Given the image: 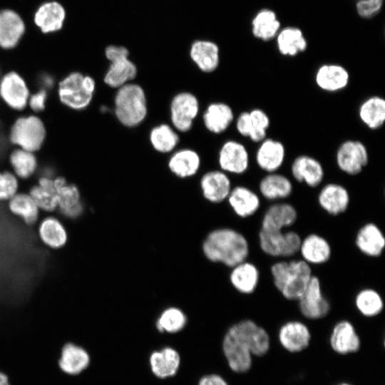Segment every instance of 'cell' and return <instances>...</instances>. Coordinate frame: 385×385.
<instances>
[{"label":"cell","mask_w":385,"mask_h":385,"mask_svg":"<svg viewBox=\"0 0 385 385\" xmlns=\"http://www.w3.org/2000/svg\"><path fill=\"white\" fill-rule=\"evenodd\" d=\"M202 251L209 260L231 268L248 260L250 246L242 232L230 227H222L208 234L203 242Z\"/></svg>","instance_id":"1"},{"label":"cell","mask_w":385,"mask_h":385,"mask_svg":"<svg viewBox=\"0 0 385 385\" xmlns=\"http://www.w3.org/2000/svg\"><path fill=\"white\" fill-rule=\"evenodd\" d=\"M274 288L288 301H297L312 277V267L299 259L278 260L270 266Z\"/></svg>","instance_id":"2"},{"label":"cell","mask_w":385,"mask_h":385,"mask_svg":"<svg viewBox=\"0 0 385 385\" xmlns=\"http://www.w3.org/2000/svg\"><path fill=\"white\" fill-rule=\"evenodd\" d=\"M113 103L114 114L118 121L125 127H136L147 116L146 94L138 83L130 82L117 88Z\"/></svg>","instance_id":"3"},{"label":"cell","mask_w":385,"mask_h":385,"mask_svg":"<svg viewBox=\"0 0 385 385\" xmlns=\"http://www.w3.org/2000/svg\"><path fill=\"white\" fill-rule=\"evenodd\" d=\"M95 91L96 81L93 77L74 71L60 81L57 93L62 104L72 110L81 111L91 104Z\"/></svg>","instance_id":"4"},{"label":"cell","mask_w":385,"mask_h":385,"mask_svg":"<svg viewBox=\"0 0 385 385\" xmlns=\"http://www.w3.org/2000/svg\"><path fill=\"white\" fill-rule=\"evenodd\" d=\"M222 349L232 371L242 374L251 369L252 354L240 321L227 330L222 339Z\"/></svg>","instance_id":"5"},{"label":"cell","mask_w":385,"mask_h":385,"mask_svg":"<svg viewBox=\"0 0 385 385\" xmlns=\"http://www.w3.org/2000/svg\"><path fill=\"white\" fill-rule=\"evenodd\" d=\"M46 137L43 121L36 115L18 118L11 127L9 140L18 148L36 153L43 146Z\"/></svg>","instance_id":"6"},{"label":"cell","mask_w":385,"mask_h":385,"mask_svg":"<svg viewBox=\"0 0 385 385\" xmlns=\"http://www.w3.org/2000/svg\"><path fill=\"white\" fill-rule=\"evenodd\" d=\"M302 237L292 230L263 231L257 235L260 250L266 255L278 260L290 259L298 254Z\"/></svg>","instance_id":"7"},{"label":"cell","mask_w":385,"mask_h":385,"mask_svg":"<svg viewBox=\"0 0 385 385\" xmlns=\"http://www.w3.org/2000/svg\"><path fill=\"white\" fill-rule=\"evenodd\" d=\"M105 54L110 61L103 77V81L108 86L118 88L130 83L136 77L138 68L129 58V51L127 48L111 45L106 48Z\"/></svg>","instance_id":"8"},{"label":"cell","mask_w":385,"mask_h":385,"mask_svg":"<svg viewBox=\"0 0 385 385\" xmlns=\"http://www.w3.org/2000/svg\"><path fill=\"white\" fill-rule=\"evenodd\" d=\"M297 302L301 314L309 320L322 319L331 310V304L324 294L321 279L315 274Z\"/></svg>","instance_id":"9"},{"label":"cell","mask_w":385,"mask_h":385,"mask_svg":"<svg viewBox=\"0 0 385 385\" xmlns=\"http://www.w3.org/2000/svg\"><path fill=\"white\" fill-rule=\"evenodd\" d=\"M199 110V101L193 93L183 91L175 95L170 103V116L173 128L181 133L190 130Z\"/></svg>","instance_id":"10"},{"label":"cell","mask_w":385,"mask_h":385,"mask_svg":"<svg viewBox=\"0 0 385 385\" xmlns=\"http://www.w3.org/2000/svg\"><path fill=\"white\" fill-rule=\"evenodd\" d=\"M369 152L365 145L357 140L342 142L336 152L338 168L349 175L361 173L369 163Z\"/></svg>","instance_id":"11"},{"label":"cell","mask_w":385,"mask_h":385,"mask_svg":"<svg viewBox=\"0 0 385 385\" xmlns=\"http://www.w3.org/2000/svg\"><path fill=\"white\" fill-rule=\"evenodd\" d=\"M30 93L26 81L16 71L6 73L0 80V97L13 110L26 108Z\"/></svg>","instance_id":"12"},{"label":"cell","mask_w":385,"mask_h":385,"mask_svg":"<svg viewBox=\"0 0 385 385\" xmlns=\"http://www.w3.org/2000/svg\"><path fill=\"white\" fill-rule=\"evenodd\" d=\"M299 217L296 207L285 201L271 203L264 212L260 230L263 231H282L288 230L297 221Z\"/></svg>","instance_id":"13"},{"label":"cell","mask_w":385,"mask_h":385,"mask_svg":"<svg viewBox=\"0 0 385 385\" xmlns=\"http://www.w3.org/2000/svg\"><path fill=\"white\" fill-rule=\"evenodd\" d=\"M218 163L221 170L227 174L242 175L249 169V152L242 143L227 140L219 150Z\"/></svg>","instance_id":"14"},{"label":"cell","mask_w":385,"mask_h":385,"mask_svg":"<svg viewBox=\"0 0 385 385\" xmlns=\"http://www.w3.org/2000/svg\"><path fill=\"white\" fill-rule=\"evenodd\" d=\"M319 207L329 215L339 216L349 207L351 196L347 188L337 183H328L319 190L317 197Z\"/></svg>","instance_id":"15"},{"label":"cell","mask_w":385,"mask_h":385,"mask_svg":"<svg viewBox=\"0 0 385 385\" xmlns=\"http://www.w3.org/2000/svg\"><path fill=\"white\" fill-rule=\"evenodd\" d=\"M298 254L300 259L311 267L327 263L332 256L329 241L317 232H310L302 237Z\"/></svg>","instance_id":"16"},{"label":"cell","mask_w":385,"mask_h":385,"mask_svg":"<svg viewBox=\"0 0 385 385\" xmlns=\"http://www.w3.org/2000/svg\"><path fill=\"white\" fill-rule=\"evenodd\" d=\"M354 242L359 252L369 258L381 257L385 250V235L374 222H367L357 230Z\"/></svg>","instance_id":"17"},{"label":"cell","mask_w":385,"mask_h":385,"mask_svg":"<svg viewBox=\"0 0 385 385\" xmlns=\"http://www.w3.org/2000/svg\"><path fill=\"white\" fill-rule=\"evenodd\" d=\"M311 337L309 327L299 320L287 321L278 331L280 344L291 353H298L306 349L309 345Z\"/></svg>","instance_id":"18"},{"label":"cell","mask_w":385,"mask_h":385,"mask_svg":"<svg viewBox=\"0 0 385 385\" xmlns=\"http://www.w3.org/2000/svg\"><path fill=\"white\" fill-rule=\"evenodd\" d=\"M55 194L58 210L68 218H75L83 212V204L78 188L74 184L68 183L61 176L53 178Z\"/></svg>","instance_id":"19"},{"label":"cell","mask_w":385,"mask_h":385,"mask_svg":"<svg viewBox=\"0 0 385 385\" xmlns=\"http://www.w3.org/2000/svg\"><path fill=\"white\" fill-rule=\"evenodd\" d=\"M290 171L295 181L304 183L311 188L319 186L324 178V169L317 158L300 155L292 163Z\"/></svg>","instance_id":"20"},{"label":"cell","mask_w":385,"mask_h":385,"mask_svg":"<svg viewBox=\"0 0 385 385\" xmlns=\"http://www.w3.org/2000/svg\"><path fill=\"white\" fill-rule=\"evenodd\" d=\"M329 344L334 352L346 355L359 350L361 340L352 322L342 319L334 325L329 337Z\"/></svg>","instance_id":"21"},{"label":"cell","mask_w":385,"mask_h":385,"mask_svg":"<svg viewBox=\"0 0 385 385\" xmlns=\"http://www.w3.org/2000/svg\"><path fill=\"white\" fill-rule=\"evenodd\" d=\"M261 279V272L257 265L246 260L231 267L229 280L232 287L239 293L250 295L257 289Z\"/></svg>","instance_id":"22"},{"label":"cell","mask_w":385,"mask_h":385,"mask_svg":"<svg viewBox=\"0 0 385 385\" xmlns=\"http://www.w3.org/2000/svg\"><path fill=\"white\" fill-rule=\"evenodd\" d=\"M227 200L234 213L240 218H248L255 215L262 204L260 195L244 185L232 188Z\"/></svg>","instance_id":"23"},{"label":"cell","mask_w":385,"mask_h":385,"mask_svg":"<svg viewBox=\"0 0 385 385\" xmlns=\"http://www.w3.org/2000/svg\"><path fill=\"white\" fill-rule=\"evenodd\" d=\"M349 80L350 75L347 69L337 63L322 64L314 75L317 87L329 93H336L344 89Z\"/></svg>","instance_id":"24"},{"label":"cell","mask_w":385,"mask_h":385,"mask_svg":"<svg viewBox=\"0 0 385 385\" xmlns=\"http://www.w3.org/2000/svg\"><path fill=\"white\" fill-rule=\"evenodd\" d=\"M260 143L255 154L257 166L267 173L277 172L285 159L284 144L279 140L267 138Z\"/></svg>","instance_id":"25"},{"label":"cell","mask_w":385,"mask_h":385,"mask_svg":"<svg viewBox=\"0 0 385 385\" xmlns=\"http://www.w3.org/2000/svg\"><path fill=\"white\" fill-rule=\"evenodd\" d=\"M259 195L267 201L275 202L289 197L294 190L292 180L277 172L267 173L260 181Z\"/></svg>","instance_id":"26"},{"label":"cell","mask_w":385,"mask_h":385,"mask_svg":"<svg viewBox=\"0 0 385 385\" xmlns=\"http://www.w3.org/2000/svg\"><path fill=\"white\" fill-rule=\"evenodd\" d=\"M200 188L204 197L208 201L219 203L227 200L231 190V180L222 170H211L200 179Z\"/></svg>","instance_id":"27"},{"label":"cell","mask_w":385,"mask_h":385,"mask_svg":"<svg viewBox=\"0 0 385 385\" xmlns=\"http://www.w3.org/2000/svg\"><path fill=\"white\" fill-rule=\"evenodd\" d=\"M180 361L178 351L170 346L154 351L149 356V364L153 374L161 379L174 376L179 370Z\"/></svg>","instance_id":"28"},{"label":"cell","mask_w":385,"mask_h":385,"mask_svg":"<svg viewBox=\"0 0 385 385\" xmlns=\"http://www.w3.org/2000/svg\"><path fill=\"white\" fill-rule=\"evenodd\" d=\"M25 32V24L20 16L10 9L0 11V47L14 48Z\"/></svg>","instance_id":"29"},{"label":"cell","mask_w":385,"mask_h":385,"mask_svg":"<svg viewBox=\"0 0 385 385\" xmlns=\"http://www.w3.org/2000/svg\"><path fill=\"white\" fill-rule=\"evenodd\" d=\"M234 118L232 108L223 102H213L209 104L202 115L205 127L215 134L225 132L232 124Z\"/></svg>","instance_id":"30"},{"label":"cell","mask_w":385,"mask_h":385,"mask_svg":"<svg viewBox=\"0 0 385 385\" xmlns=\"http://www.w3.org/2000/svg\"><path fill=\"white\" fill-rule=\"evenodd\" d=\"M191 60L204 73L214 72L220 64V50L217 45L209 41H196L190 50Z\"/></svg>","instance_id":"31"},{"label":"cell","mask_w":385,"mask_h":385,"mask_svg":"<svg viewBox=\"0 0 385 385\" xmlns=\"http://www.w3.org/2000/svg\"><path fill=\"white\" fill-rule=\"evenodd\" d=\"M38 235L43 245L53 250L62 248L68 241L65 226L53 216L46 217L39 222Z\"/></svg>","instance_id":"32"},{"label":"cell","mask_w":385,"mask_h":385,"mask_svg":"<svg viewBox=\"0 0 385 385\" xmlns=\"http://www.w3.org/2000/svg\"><path fill=\"white\" fill-rule=\"evenodd\" d=\"M201 164L200 156L191 148L174 152L168 160V168L178 178H186L195 175Z\"/></svg>","instance_id":"33"},{"label":"cell","mask_w":385,"mask_h":385,"mask_svg":"<svg viewBox=\"0 0 385 385\" xmlns=\"http://www.w3.org/2000/svg\"><path fill=\"white\" fill-rule=\"evenodd\" d=\"M275 38L277 50L284 56L294 57L307 48V41L302 30L297 27L281 29Z\"/></svg>","instance_id":"34"},{"label":"cell","mask_w":385,"mask_h":385,"mask_svg":"<svg viewBox=\"0 0 385 385\" xmlns=\"http://www.w3.org/2000/svg\"><path fill=\"white\" fill-rule=\"evenodd\" d=\"M66 16L63 7L58 2L42 4L36 11L34 22L45 34L55 32L61 29Z\"/></svg>","instance_id":"35"},{"label":"cell","mask_w":385,"mask_h":385,"mask_svg":"<svg viewBox=\"0 0 385 385\" xmlns=\"http://www.w3.org/2000/svg\"><path fill=\"white\" fill-rule=\"evenodd\" d=\"M90 364L88 353L74 344H66L62 349L58 365L66 374L76 375L85 370Z\"/></svg>","instance_id":"36"},{"label":"cell","mask_w":385,"mask_h":385,"mask_svg":"<svg viewBox=\"0 0 385 385\" xmlns=\"http://www.w3.org/2000/svg\"><path fill=\"white\" fill-rule=\"evenodd\" d=\"M281 26L276 13L272 9L260 10L252 20V33L255 38L262 41L274 38Z\"/></svg>","instance_id":"37"},{"label":"cell","mask_w":385,"mask_h":385,"mask_svg":"<svg viewBox=\"0 0 385 385\" xmlns=\"http://www.w3.org/2000/svg\"><path fill=\"white\" fill-rule=\"evenodd\" d=\"M359 117L361 121L371 130H378L385 121V100L379 96L365 99L359 106Z\"/></svg>","instance_id":"38"},{"label":"cell","mask_w":385,"mask_h":385,"mask_svg":"<svg viewBox=\"0 0 385 385\" xmlns=\"http://www.w3.org/2000/svg\"><path fill=\"white\" fill-rule=\"evenodd\" d=\"M28 193L40 211L52 212L57 210L53 178L41 177L38 180L37 184L32 186Z\"/></svg>","instance_id":"39"},{"label":"cell","mask_w":385,"mask_h":385,"mask_svg":"<svg viewBox=\"0 0 385 385\" xmlns=\"http://www.w3.org/2000/svg\"><path fill=\"white\" fill-rule=\"evenodd\" d=\"M354 303L356 310L365 317H375L379 315L384 307V299L381 293L373 287H364L355 294Z\"/></svg>","instance_id":"40"},{"label":"cell","mask_w":385,"mask_h":385,"mask_svg":"<svg viewBox=\"0 0 385 385\" xmlns=\"http://www.w3.org/2000/svg\"><path fill=\"white\" fill-rule=\"evenodd\" d=\"M7 202L10 212L27 225H34L38 221L40 210L29 193L17 192Z\"/></svg>","instance_id":"41"},{"label":"cell","mask_w":385,"mask_h":385,"mask_svg":"<svg viewBox=\"0 0 385 385\" xmlns=\"http://www.w3.org/2000/svg\"><path fill=\"white\" fill-rule=\"evenodd\" d=\"M240 322L249 342L252 356H265L270 347V338L267 332L252 319H245Z\"/></svg>","instance_id":"42"},{"label":"cell","mask_w":385,"mask_h":385,"mask_svg":"<svg viewBox=\"0 0 385 385\" xmlns=\"http://www.w3.org/2000/svg\"><path fill=\"white\" fill-rule=\"evenodd\" d=\"M149 140L153 149L160 153L174 150L180 138L177 131L169 124L161 123L153 127L149 133Z\"/></svg>","instance_id":"43"},{"label":"cell","mask_w":385,"mask_h":385,"mask_svg":"<svg viewBox=\"0 0 385 385\" xmlns=\"http://www.w3.org/2000/svg\"><path fill=\"white\" fill-rule=\"evenodd\" d=\"M9 163L13 173L18 179L26 180L36 171L38 160L35 153L19 148L14 149L9 155Z\"/></svg>","instance_id":"44"},{"label":"cell","mask_w":385,"mask_h":385,"mask_svg":"<svg viewBox=\"0 0 385 385\" xmlns=\"http://www.w3.org/2000/svg\"><path fill=\"white\" fill-rule=\"evenodd\" d=\"M185 314L179 308L171 307L162 312L156 321V328L161 333L175 334L186 325Z\"/></svg>","instance_id":"45"},{"label":"cell","mask_w":385,"mask_h":385,"mask_svg":"<svg viewBox=\"0 0 385 385\" xmlns=\"http://www.w3.org/2000/svg\"><path fill=\"white\" fill-rule=\"evenodd\" d=\"M251 130L249 138L254 143H260L267 138L270 119L261 108H253L249 111Z\"/></svg>","instance_id":"46"},{"label":"cell","mask_w":385,"mask_h":385,"mask_svg":"<svg viewBox=\"0 0 385 385\" xmlns=\"http://www.w3.org/2000/svg\"><path fill=\"white\" fill-rule=\"evenodd\" d=\"M19 179L12 172H0V202H8L19 192Z\"/></svg>","instance_id":"47"},{"label":"cell","mask_w":385,"mask_h":385,"mask_svg":"<svg viewBox=\"0 0 385 385\" xmlns=\"http://www.w3.org/2000/svg\"><path fill=\"white\" fill-rule=\"evenodd\" d=\"M383 3L378 0H359L356 4V10L361 18L371 19L380 12Z\"/></svg>","instance_id":"48"},{"label":"cell","mask_w":385,"mask_h":385,"mask_svg":"<svg viewBox=\"0 0 385 385\" xmlns=\"http://www.w3.org/2000/svg\"><path fill=\"white\" fill-rule=\"evenodd\" d=\"M47 99V90L41 88L36 92L30 93L27 106L35 113L42 112L46 108Z\"/></svg>","instance_id":"49"},{"label":"cell","mask_w":385,"mask_h":385,"mask_svg":"<svg viewBox=\"0 0 385 385\" xmlns=\"http://www.w3.org/2000/svg\"><path fill=\"white\" fill-rule=\"evenodd\" d=\"M235 126L240 135L246 138L249 137L251 130L249 111H243L238 115Z\"/></svg>","instance_id":"50"},{"label":"cell","mask_w":385,"mask_h":385,"mask_svg":"<svg viewBox=\"0 0 385 385\" xmlns=\"http://www.w3.org/2000/svg\"><path fill=\"white\" fill-rule=\"evenodd\" d=\"M197 385H228V384L220 375L210 374L202 376Z\"/></svg>","instance_id":"51"},{"label":"cell","mask_w":385,"mask_h":385,"mask_svg":"<svg viewBox=\"0 0 385 385\" xmlns=\"http://www.w3.org/2000/svg\"><path fill=\"white\" fill-rule=\"evenodd\" d=\"M0 385H9V379L6 374L0 371Z\"/></svg>","instance_id":"52"},{"label":"cell","mask_w":385,"mask_h":385,"mask_svg":"<svg viewBox=\"0 0 385 385\" xmlns=\"http://www.w3.org/2000/svg\"><path fill=\"white\" fill-rule=\"evenodd\" d=\"M337 385H351V384H349V383H346V382H343V383H340Z\"/></svg>","instance_id":"53"},{"label":"cell","mask_w":385,"mask_h":385,"mask_svg":"<svg viewBox=\"0 0 385 385\" xmlns=\"http://www.w3.org/2000/svg\"><path fill=\"white\" fill-rule=\"evenodd\" d=\"M357 1H359V0H357Z\"/></svg>","instance_id":"54"}]
</instances>
